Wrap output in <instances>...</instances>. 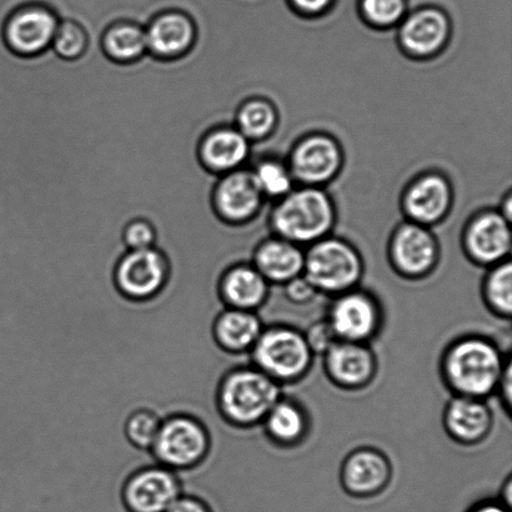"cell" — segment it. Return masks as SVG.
Returning <instances> with one entry per match:
<instances>
[{
	"label": "cell",
	"instance_id": "1",
	"mask_svg": "<svg viewBox=\"0 0 512 512\" xmlns=\"http://www.w3.org/2000/svg\"><path fill=\"white\" fill-rule=\"evenodd\" d=\"M510 359L495 341L483 335L461 336L441 356V378L455 396L488 400L498 393Z\"/></svg>",
	"mask_w": 512,
	"mask_h": 512
},
{
	"label": "cell",
	"instance_id": "2",
	"mask_svg": "<svg viewBox=\"0 0 512 512\" xmlns=\"http://www.w3.org/2000/svg\"><path fill=\"white\" fill-rule=\"evenodd\" d=\"M283 396L281 385L252 365L228 371L219 381L215 400L227 423L249 429L263 424Z\"/></svg>",
	"mask_w": 512,
	"mask_h": 512
},
{
	"label": "cell",
	"instance_id": "3",
	"mask_svg": "<svg viewBox=\"0 0 512 512\" xmlns=\"http://www.w3.org/2000/svg\"><path fill=\"white\" fill-rule=\"evenodd\" d=\"M250 354L253 366L281 386L303 380L315 356L303 331L286 325L264 328Z\"/></svg>",
	"mask_w": 512,
	"mask_h": 512
},
{
	"label": "cell",
	"instance_id": "4",
	"mask_svg": "<svg viewBox=\"0 0 512 512\" xmlns=\"http://www.w3.org/2000/svg\"><path fill=\"white\" fill-rule=\"evenodd\" d=\"M364 264L348 243L339 239H320L304 254L303 275L319 294L338 296L359 288Z\"/></svg>",
	"mask_w": 512,
	"mask_h": 512
},
{
	"label": "cell",
	"instance_id": "5",
	"mask_svg": "<svg viewBox=\"0 0 512 512\" xmlns=\"http://www.w3.org/2000/svg\"><path fill=\"white\" fill-rule=\"evenodd\" d=\"M210 449L212 436L203 421L192 414L177 413L163 419L150 453L157 464L179 474L202 465Z\"/></svg>",
	"mask_w": 512,
	"mask_h": 512
},
{
	"label": "cell",
	"instance_id": "6",
	"mask_svg": "<svg viewBox=\"0 0 512 512\" xmlns=\"http://www.w3.org/2000/svg\"><path fill=\"white\" fill-rule=\"evenodd\" d=\"M333 223L334 209L328 195L313 188L285 195L273 215L280 238L294 244L324 239Z\"/></svg>",
	"mask_w": 512,
	"mask_h": 512
},
{
	"label": "cell",
	"instance_id": "7",
	"mask_svg": "<svg viewBox=\"0 0 512 512\" xmlns=\"http://www.w3.org/2000/svg\"><path fill=\"white\" fill-rule=\"evenodd\" d=\"M172 269L167 256L158 248L127 250L114 266L112 281L123 298L145 303L167 288Z\"/></svg>",
	"mask_w": 512,
	"mask_h": 512
},
{
	"label": "cell",
	"instance_id": "8",
	"mask_svg": "<svg viewBox=\"0 0 512 512\" xmlns=\"http://www.w3.org/2000/svg\"><path fill=\"white\" fill-rule=\"evenodd\" d=\"M326 320L336 339L369 344L383 328L384 311L374 294L355 288L334 296Z\"/></svg>",
	"mask_w": 512,
	"mask_h": 512
},
{
	"label": "cell",
	"instance_id": "9",
	"mask_svg": "<svg viewBox=\"0 0 512 512\" xmlns=\"http://www.w3.org/2000/svg\"><path fill=\"white\" fill-rule=\"evenodd\" d=\"M184 494L178 473L155 464L134 471L123 481L120 498L128 512H167Z\"/></svg>",
	"mask_w": 512,
	"mask_h": 512
},
{
	"label": "cell",
	"instance_id": "10",
	"mask_svg": "<svg viewBox=\"0 0 512 512\" xmlns=\"http://www.w3.org/2000/svg\"><path fill=\"white\" fill-rule=\"evenodd\" d=\"M60 18L48 5L27 3L20 5L5 20L3 37L13 53L34 57L52 47Z\"/></svg>",
	"mask_w": 512,
	"mask_h": 512
},
{
	"label": "cell",
	"instance_id": "11",
	"mask_svg": "<svg viewBox=\"0 0 512 512\" xmlns=\"http://www.w3.org/2000/svg\"><path fill=\"white\" fill-rule=\"evenodd\" d=\"M323 358L330 383L346 391L368 388L378 373V359L369 344L338 340Z\"/></svg>",
	"mask_w": 512,
	"mask_h": 512
},
{
	"label": "cell",
	"instance_id": "12",
	"mask_svg": "<svg viewBox=\"0 0 512 512\" xmlns=\"http://www.w3.org/2000/svg\"><path fill=\"white\" fill-rule=\"evenodd\" d=\"M393 479V465L383 451L360 448L346 456L340 470V483L346 494L358 499L384 493Z\"/></svg>",
	"mask_w": 512,
	"mask_h": 512
},
{
	"label": "cell",
	"instance_id": "13",
	"mask_svg": "<svg viewBox=\"0 0 512 512\" xmlns=\"http://www.w3.org/2000/svg\"><path fill=\"white\" fill-rule=\"evenodd\" d=\"M438 254L433 235L419 224L403 225L391 242V264L406 279L419 280L433 273Z\"/></svg>",
	"mask_w": 512,
	"mask_h": 512
},
{
	"label": "cell",
	"instance_id": "14",
	"mask_svg": "<svg viewBox=\"0 0 512 512\" xmlns=\"http://www.w3.org/2000/svg\"><path fill=\"white\" fill-rule=\"evenodd\" d=\"M261 194L252 172L234 170L219 178L213 193L215 212L229 224L243 225L258 212Z\"/></svg>",
	"mask_w": 512,
	"mask_h": 512
},
{
	"label": "cell",
	"instance_id": "15",
	"mask_svg": "<svg viewBox=\"0 0 512 512\" xmlns=\"http://www.w3.org/2000/svg\"><path fill=\"white\" fill-rule=\"evenodd\" d=\"M446 434L455 443L474 446L484 443L494 428V413L486 400L453 396L443 415Z\"/></svg>",
	"mask_w": 512,
	"mask_h": 512
},
{
	"label": "cell",
	"instance_id": "16",
	"mask_svg": "<svg viewBox=\"0 0 512 512\" xmlns=\"http://www.w3.org/2000/svg\"><path fill=\"white\" fill-rule=\"evenodd\" d=\"M148 53L159 59L183 57L193 48L197 27L192 17L172 9L155 15L145 27Z\"/></svg>",
	"mask_w": 512,
	"mask_h": 512
},
{
	"label": "cell",
	"instance_id": "17",
	"mask_svg": "<svg viewBox=\"0 0 512 512\" xmlns=\"http://www.w3.org/2000/svg\"><path fill=\"white\" fill-rule=\"evenodd\" d=\"M270 284L253 264L234 263L218 280L219 298L225 308L258 311L269 298Z\"/></svg>",
	"mask_w": 512,
	"mask_h": 512
},
{
	"label": "cell",
	"instance_id": "18",
	"mask_svg": "<svg viewBox=\"0 0 512 512\" xmlns=\"http://www.w3.org/2000/svg\"><path fill=\"white\" fill-rule=\"evenodd\" d=\"M466 250L474 263L494 266L509 260L511 230L509 220L498 213H486L470 225Z\"/></svg>",
	"mask_w": 512,
	"mask_h": 512
},
{
	"label": "cell",
	"instance_id": "19",
	"mask_svg": "<svg viewBox=\"0 0 512 512\" xmlns=\"http://www.w3.org/2000/svg\"><path fill=\"white\" fill-rule=\"evenodd\" d=\"M249 154L250 140L234 125L210 130L199 147L200 162L220 177L242 169Z\"/></svg>",
	"mask_w": 512,
	"mask_h": 512
},
{
	"label": "cell",
	"instance_id": "20",
	"mask_svg": "<svg viewBox=\"0 0 512 512\" xmlns=\"http://www.w3.org/2000/svg\"><path fill=\"white\" fill-rule=\"evenodd\" d=\"M340 163L338 145L326 137L305 139L291 158L295 177L308 184L328 182L338 172Z\"/></svg>",
	"mask_w": 512,
	"mask_h": 512
},
{
	"label": "cell",
	"instance_id": "21",
	"mask_svg": "<svg viewBox=\"0 0 512 512\" xmlns=\"http://www.w3.org/2000/svg\"><path fill=\"white\" fill-rule=\"evenodd\" d=\"M264 326L255 311L225 308L213 321L215 344L225 353H250Z\"/></svg>",
	"mask_w": 512,
	"mask_h": 512
},
{
	"label": "cell",
	"instance_id": "22",
	"mask_svg": "<svg viewBox=\"0 0 512 512\" xmlns=\"http://www.w3.org/2000/svg\"><path fill=\"white\" fill-rule=\"evenodd\" d=\"M449 19L439 8H421L405 18L400 29L404 48L414 54H431L448 38Z\"/></svg>",
	"mask_w": 512,
	"mask_h": 512
},
{
	"label": "cell",
	"instance_id": "23",
	"mask_svg": "<svg viewBox=\"0 0 512 512\" xmlns=\"http://www.w3.org/2000/svg\"><path fill=\"white\" fill-rule=\"evenodd\" d=\"M304 254L288 240H268L255 250L252 264L270 285L283 286L303 275Z\"/></svg>",
	"mask_w": 512,
	"mask_h": 512
},
{
	"label": "cell",
	"instance_id": "24",
	"mask_svg": "<svg viewBox=\"0 0 512 512\" xmlns=\"http://www.w3.org/2000/svg\"><path fill=\"white\" fill-rule=\"evenodd\" d=\"M261 425L271 443L285 449L303 444L310 431L308 411L298 401L285 396L273 406Z\"/></svg>",
	"mask_w": 512,
	"mask_h": 512
},
{
	"label": "cell",
	"instance_id": "25",
	"mask_svg": "<svg viewBox=\"0 0 512 512\" xmlns=\"http://www.w3.org/2000/svg\"><path fill=\"white\" fill-rule=\"evenodd\" d=\"M450 197L448 183L438 175H429L415 182L406 194V210L418 223H435L448 210Z\"/></svg>",
	"mask_w": 512,
	"mask_h": 512
},
{
	"label": "cell",
	"instance_id": "26",
	"mask_svg": "<svg viewBox=\"0 0 512 512\" xmlns=\"http://www.w3.org/2000/svg\"><path fill=\"white\" fill-rule=\"evenodd\" d=\"M105 54L119 63H132L148 53L147 37L142 25L118 22L105 30L102 39Z\"/></svg>",
	"mask_w": 512,
	"mask_h": 512
},
{
	"label": "cell",
	"instance_id": "27",
	"mask_svg": "<svg viewBox=\"0 0 512 512\" xmlns=\"http://www.w3.org/2000/svg\"><path fill=\"white\" fill-rule=\"evenodd\" d=\"M481 296L491 314L510 320L512 315V266L510 260L491 266L481 285Z\"/></svg>",
	"mask_w": 512,
	"mask_h": 512
},
{
	"label": "cell",
	"instance_id": "28",
	"mask_svg": "<svg viewBox=\"0 0 512 512\" xmlns=\"http://www.w3.org/2000/svg\"><path fill=\"white\" fill-rule=\"evenodd\" d=\"M276 122L273 107L265 100H247L238 109L234 127L238 128L250 142L266 137Z\"/></svg>",
	"mask_w": 512,
	"mask_h": 512
},
{
	"label": "cell",
	"instance_id": "29",
	"mask_svg": "<svg viewBox=\"0 0 512 512\" xmlns=\"http://www.w3.org/2000/svg\"><path fill=\"white\" fill-rule=\"evenodd\" d=\"M163 418L157 411L142 408L132 411L124 423V435L133 448L150 451L158 438Z\"/></svg>",
	"mask_w": 512,
	"mask_h": 512
},
{
	"label": "cell",
	"instance_id": "30",
	"mask_svg": "<svg viewBox=\"0 0 512 512\" xmlns=\"http://www.w3.org/2000/svg\"><path fill=\"white\" fill-rule=\"evenodd\" d=\"M88 47V34L75 20H60L52 48L60 58L74 60L82 57Z\"/></svg>",
	"mask_w": 512,
	"mask_h": 512
},
{
	"label": "cell",
	"instance_id": "31",
	"mask_svg": "<svg viewBox=\"0 0 512 512\" xmlns=\"http://www.w3.org/2000/svg\"><path fill=\"white\" fill-rule=\"evenodd\" d=\"M252 174L261 194L279 198L290 193L291 183H293L291 175L280 163L264 160L258 164Z\"/></svg>",
	"mask_w": 512,
	"mask_h": 512
},
{
	"label": "cell",
	"instance_id": "32",
	"mask_svg": "<svg viewBox=\"0 0 512 512\" xmlns=\"http://www.w3.org/2000/svg\"><path fill=\"white\" fill-rule=\"evenodd\" d=\"M406 0H360L364 18L379 27H389L404 18Z\"/></svg>",
	"mask_w": 512,
	"mask_h": 512
},
{
	"label": "cell",
	"instance_id": "33",
	"mask_svg": "<svg viewBox=\"0 0 512 512\" xmlns=\"http://www.w3.org/2000/svg\"><path fill=\"white\" fill-rule=\"evenodd\" d=\"M157 234L153 225L145 220H133L125 227L123 243L127 250H143L155 247Z\"/></svg>",
	"mask_w": 512,
	"mask_h": 512
},
{
	"label": "cell",
	"instance_id": "34",
	"mask_svg": "<svg viewBox=\"0 0 512 512\" xmlns=\"http://www.w3.org/2000/svg\"><path fill=\"white\" fill-rule=\"evenodd\" d=\"M304 336L314 355L323 356L338 341L326 319L311 325Z\"/></svg>",
	"mask_w": 512,
	"mask_h": 512
},
{
	"label": "cell",
	"instance_id": "35",
	"mask_svg": "<svg viewBox=\"0 0 512 512\" xmlns=\"http://www.w3.org/2000/svg\"><path fill=\"white\" fill-rule=\"evenodd\" d=\"M284 286L285 298L295 305H306L319 295L318 290L306 280L304 275L298 276Z\"/></svg>",
	"mask_w": 512,
	"mask_h": 512
},
{
	"label": "cell",
	"instance_id": "36",
	"mask_svg": "<svg viewBox=\"0 0 512 512\" xmlns=\"http://www.w3.org/2000/svg\"><path fill=\"white\" fill-rule=\"evenodd\" d=\"M167 512H214V510L202 496L184 493Z\"/></svg>",
	"mask_w": 512,
	"mask_h": 512
},
{
	"label": "cell",
	"instance_id": "37",
	"mask_svg": "<svg viewBox=\"0 0 512 512\" xmlns=\"http://www.w3.org/2000/svg\"><path fill=\"white\" fill-rule=\"evenodd\" d=\"M333 2L334 0H290L295 10L308 15L325 12L333 5Z\"/></svg>",
	"mask_w": 512,
	"mask_h": 512
},
{
	"label": "cell",
	"instance_id": "38",
	"mask_svg": "<svg viewBox=\"0 0 512 512\" xmlns=\"http://www.w3.org/2000/svg\"><path fill=\"white\" fill-rule=\"evenodd\" d=\"M501 396V400H503V404L505 406L506 413L510 414L512 409V363L511 359L509 363L506 364V368L504 370L503 378H501L498 393Z\"/></svg>",
	"mask_w": 512,
	"mask_h": 512
},
{
	"label": "cell",
	"instance_id": "39",
	"mask_svg": "<svg viewBox=\"0 0 512 512\" xmlns=\"http://www.w3.org/2000/svg\"><path fill=\"white\" fill-rule=\"evenodd\" d=\"M468 512H510V509L500 500H485L474 505Z\"/></svg>",
	"mask_w": 512,
	"mask_h": 512
},
{
	"label": "cell",
	"instance_id": "40",
	"mask_svg": "<svg viewBox=\"0 0 512 512\" xmlns=\"http://www.w3.org/2000/svg\"><path fill=\"white\" fill-rule=\"evenodd\" d=\"M511 500H512V481L511 478L506 480V483L503 488V495H501V503L508 506L511 509Z\"/></svg>",
	"mask_w": 512,
	"mask_h": 512
}]
</instances>
